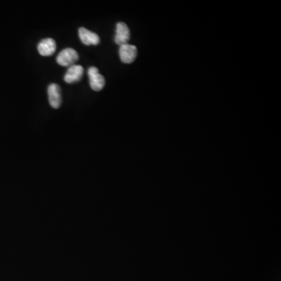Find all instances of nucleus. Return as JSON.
<instances>
[{"label":"nucleus","instance_id":"obj_8","mask_svg":"<svg viewBox=\"0 0 281 281\" xmlns=\"http://www.w3.org/2000/svg\"><path fill=\"white\" fill-rule=\"evenodd\" d=\"M56 50V43L53 38H48L42 39L38 45V51L39 54L44 56L54 55Z\"/></svg>","mask_w":281,"mask_h":281},{"label":"nucleus","instance_id":"obj_3","mask_svg":"<svg viewBox=\"0 0 281 281\" xmlns=\"http://www.w3.org/2000/svg\"><path fill=\"white\" fill-rule=\"evenodd\" d=\"M120 59L124 63H133L138 55L137 47L130 44L120 46L119 50Z\"/></svg>","mask_w":281,"mask_h":281},{"label":"nucleus","instance_id":"obj_6","mask_svg":"<svg viewBox=\"0 0 281 281\" xmlns=\"http://www.w3.org/2000/svg\"><path fill=\"white\" fill-rule=\"evenodd\" d=\"M48 95L50 106L54 109L59 108L62 103L60 87L56 84H50L48 87Z\"/></svg>","mask_w":281,"mask_h":281},{"label":"nucleus","instance_id":"obj_2","mask_svg":"<svg viewBox=\"0 0 281 281\" xmlns=\"http://www.w3.org/2000/svg\"><path fill=\"white\" fill-rule=\"evenodd\" d=\"M87 74L89 77L90 86L91 89L95 91H99L103 89L106 84L104 77L99 74V69L95 67H89L87 70Z\"/></svg>","mask_w":281,"mask_h":281},{"label":"nucleus","instance_id":"obj_4","mask_svg":"<svg viewBox=\"0 0 281 281\" xmlns=\"http://www.w3.org/2000/svg\"><path fill=\"white\" fill-rule=\"evenodd\" d=\"M130 36L131 33L127 25L124 22H119L116 25V36L114 39L115 42L120 46L126 45L129 42Z\"/></svg>","mask_w":281,"mask_h":281},{"label":"nucleus","instance_id":"obj_5","mask_svg":"<svg viewBox=\"0 0 281 281\" xmlns=\"http://www.w3.org/2000/svg\"><path fill=\"white\" fill-rule=\"evenodd\" d=\"M79 38L85 46H97L100 42V38L96 33L87 30L85 28H80L78 30Z\"/></svg>","mask_w":281,"mask_h":281},{"label":"nucleus","instance_id":"obj_7","mask_svg":"<svg viewBox=\"0 0 281 281\" xmlns=\"http://www.w3.org/2000/svg\"><path fill=\"white\" fill-rule=\"evenodd\" d=\"M84 74V68L81 65H73L69 67L65 74L64 81L67 84H73L79 82Z\"/></svg>","mask_w":281,"mask_h":281},{"label":"nucleus","instance_id":"obj_1","mask_svg":"<svg viewBox=\"0 0 281 281\" xmlns=\"http://www.w3.org/2000/svg\"><path fill=\"white\" fill-rule=\"evenodd\" d=\"M78 59L79 56L78 52L72 48H67L59 53L56 58V62L62 67H71Z\"/></svg>","mask_w":281,"mask_h":281}]
</instances>
